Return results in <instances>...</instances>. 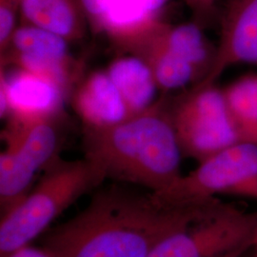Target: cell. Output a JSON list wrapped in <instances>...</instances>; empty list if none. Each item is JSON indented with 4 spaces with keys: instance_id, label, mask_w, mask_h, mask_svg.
I'll return each instance as SVG.
<instances>
[{
    "instance_id": "6da1fadb",
    "label": "cell",
    "mask_w": 257,
    "mask_h": 257,
    "mask_svg": "<svg viewBox=\"0 0 257 257\" xmlns=\"http://www.w3.org/2000/svg\"><path fill=\"white\" fill-rule=\"evenodd\" d=\"M100 187L85 209L45 232L42 247L54 256L149 257L209 202L170 207L156 201L152 193L116 184Z\"/></svg>"
},
{
    "instance_id": "7a4b0ae2",
    "label": "cell",
    "mask_w": 257,
    "mask_h": 257,
    "mask_svg": "<svg viewBox=\"0 0 257 257\" xmlns=\"http://www.w3.org/2000/svg\"><path fill=\"white\" fill-rule=\"evenodd\" d=\"M82 146L84 157L106 179L142 186L150 193L165 191L182 176L183 153L164 96L114 126L83 127Z\"/></svg>"
},
{
    "instance_id": "3957f363",
    "label": "cell",
    "mask_w": 257,
    "mask_h": 257,
    "mask_svg": "<svg viewBox=\"0 0 257 257\" xmlns=\"http://www.w3.org/2000/svg\"><path fill=\"white\" fill-rule=\"evenodd\" d=\"M105 179L101 170L86 157L57 159L27 195L1 215L0 257L31 245L63 211L83 195L93 193Z\"/></svg>"
},
{
    "instance_id": "277c9868",
    "label": "cell",
    "mask_w": 257,
    "mask_h": 257,
    "mask_svg": "<svg viewBox=\"0 0 257 257\" xmlns=\"http://www.w3.org/2000/svg\"><path fill=\"white\" fill-rule=\"evenodd\" d=\"M257 246V211L214 198L163 239L149 257H239Z\"/></svg>"
},
{
    "instance_id": "5b68a950",
    "label": "cell",
    "mask_w": 257,
    "mask_h": 257,
    "mask_svg": "<svg viewBox=\"0 0 257 257\" xmlns=\"http://www.w3.org/2000/svg\"><path fill=\"white\" fill-rule=\"evenodd\" d=\"M170 110L184 156L198 163L245 141L225 89L199 82L174 100Z\"/></svg>"
},
{
    "instance_id": "8992f818",
    "label": "cell",
    "mask_w": 257,
    "mask_h": 257,
    "mask_svg": "<svg viewBox=\"0 0 257 257\" xmlns=\"http://www.w3.org/2000/svg\"><path fill=\"white\" fill-rule=\"evenodd\" d=\"M227 194L257 200V145L242 141L199 162L160 193H152L164 206L197 205Z\"/></svg>"
},
{
    "instance_id": "52a82bcc",
    "label": "cell",
    "mask_w": 257,
    "mask_h": 257,
    "mask_svg": "<svg viewBox=\"0 0 257 257\" xmlns=\"http://www.w3.org/2000/svg\"><path fill=\"white\" fill-rule=\"evenodd\" d=\"M1 138L6 143L0 155V208L4 214L27 195L36 175L60 158L65 140L61 118L8 122Z\"/></svg>"
},
{
    "instance_id": "ba28073f",
    "label": "cell",
    "mask_w": 257,
    "mask_h": 257,
    "mask_svg": "<svg viewBox=\"0 0 257 257\" xmlns=\"http://www.w3.org/2000/svg\"><path fill=\"white\" fill-rule=\"evenodd\" d=\"M68 94L55 83L38 74L15 68H1L0 114L8 122L28 124L64 116Z\"/></svg>"
},
{
    "instance_id": "9c48e42d",
    "label": "cell",
    "mask_w": 257,
    "mask_h": 257,
    "mask_svg": "<svg viewBox=\"0 0 257 257\" xmlns=\"http://www.w3.org/2000/svg\"><path fill=\"white\" fill-rule=\"evenodd\" d=\"M257 62V0H230L221 22L216 58L201 82H215L230 66Z\"/></svg>"
},
{
    "instance_id": "30bf717a",
    "label": "cell",
    "mask_w": 257,
    "mask_h": 257,
    "mask_svg": "<svg viewBox=\"0 0 257 257\" xmlns=\"http://www.w3.org/2000/svg\"><path fill=\"white\" fill-rule=\"evenodd\" d=\"M70 99L85 128H108L134 116L106 70L85 74Z\"/></svg>"
},
{
    "instance_id": "8fae6325",
    "label": "cell",
    "mask_w": 257,
    "mask_h": 257,
    "mask_svg": "<svg viewBox=\"0 0 257 257\" xmlns=\"http://www.w3.org/2000/svg\"><path fill=\"white\" fill-rule=\"evenodd\" d=\"M20 23L52 32L69 43L81 40L90 29L82 0H21Z\"/></svg>"
},
{
    "instance_id": "7c38bea8",
    "label": "cell",
    "mask_w": 257,
    "mask_h": 257,
    "mask_svg": "<svg viewBox=\"0 0 257 257\" xmlns=\"http://www.w3.org/2000/svg\"><path fill=\"white\" fill-rule=\"evenodd\" d=\"M152 25L124 54L136 55L147 64L159 91L171 92L200 82L201 76L193 66L175 55L152 35Z\"/></svg>"
},
{
    "instance_id": "4fadbf2b",
    "label": "cell",
    "mask_w": 257,
    "mask_h": 257,
    "mask_svg": "<svg viewBox=\"0 0 257 257\" xmlns=\"http://www.w3.org/2000/svg\"><path fill=\"white\" fill-rule=\"evenodd\" d=\"M151 33L171 52L193 66L200 74L201 81L210 74L216 58L217 47L211 44L199 22L175 25L158 19L152 25Z\"/></svg>"
},
{
    "instance_id": "5bb4252c",
    "label": "cell",
    "mask_w": 257,
    "mask_h": 257,
    "mask_svg": "<svg viewBox=\"0 0 257 257\" xmlns=\"http://www.w3.org/2000/svg\"><path fill=\"white\" fill-rule=\"evenodd\" d=\"M106 71L134 115L155 104L158 87L151 70L142 59L124 54L111 61Z\"/></svg>"
},
{
    "instance_id": "9a60e30c",
    "label": "cell",
    "mask_w": 257,
    "mask_h": 257,
    "mask_svg": "<svg viewBox=\"0 0 257 257\" xmlns=\"http://www.w3.org/2000/svg\"><path fill=\"white\" fill-rule=\"evenodd\" d=\"M225 92L244 140L257 145V74L241 77Z\"/></svg>"
},
{
    "instance_id": "2e32d148",
    "label": "cell",
    "mask_w": 257,
    "mask_h": 257,
    "mask_svg": "<svg viewBox=\"0 0 257 257\" xmlns=\"http://www.w3.org/2000/svg\"><path fill=\"white\" fill-rule=\"evenodd\" d=\"M69 44L70 43L65 38L52 32L33 25L19 23L3 54L6 52H14L70 58L73 57V55L70 53Z\"/></svg>"
},
{
    "instance_id": "e0dca14e",
    "label": "cell",
    "mask_w": 257,
    "mask_h": 257,
    "mask_svg": "<svg viewBox=\"0 0 257 257\" xmlns=\"http://www.w3.org/2000/svg\"><path fill=\"white\" fill-rule=\"evenodd\" d=\"M21 0H0V53L9 45L10 39L19 25Z\"/></svg>"
},
{
    "instance_id": "ac0fdd59",
    "label": "cell",
    "mask_w": 257,
    "mask_h": 257,
    "mask_svg": "<svg viewBox=\"0 0 257 257\" xmlns=\"http://www.w3.org/2000/svg\"><path fill=\"white\" fill-rule=\"evenodd\" d=\"M109 0H82L89 28L93 34H102V25Z\"/></svg>"
},
{
    "instance_id": "d6986e66",
    "label": "cell",
    "mask_w": 257,
    "mask_h": 257,
    "mask_svg": "<svg viewBox=\"0 0 257 257\" xmlns=\"http://www.w3.org/2000/svg\"><path fill=\"white\" fill-rule=\"evenodd\" d=\"M185 4L193 12L195 21L202 25L214 13L218 0H183Z\"/></svg>"
},
{
    "instance_id": "ffe728a7",
    "label": "cell",
    "mask_w": 257,
    "mask_h": 257,
    "mask_svg": "<svg viewBox=\"0 0 257 257\" xmlns=\"http://www.w3.org/2000/svg\"><path fill=\"white\" fill-rule=\"evenodd\" d=\"M7 257H55L44 247H33L31 245L19 248Z\"/></svg>"
},
{
    "instance_id": "44dd1931",
    "label": "cell",
    "mask_w": 257,
    "mask_h": 257,
    "mask_svg": "<svg viewBox=\"0 0 257 257\" xmlns=\"http://www.w3.org/2000/svg\"><path fill=\"white\" fill-rule=\"evenodd\" d=\"M169 0H146L148 8L156 16H158L160 11L165 6Z\"/></svg>"
},
{
    "instance_id": "7402d4cb",
    "label": "cell",
    "mask_w": 257,
    "mask_h": 257,
    "mask_svg": "<svg viewBox=\"0 0 257 257\" xmlns=\"http://www.w3.org/2000/svg\"><path fill=\"white\" fill-rule=\"evenodd\" d=\"M256 247L248 250L246 253H244V254H242L241 256L239 257H256Z\"/></svg>"
},
{
    "instance_id": "603a6c76",
    "label": "cell",
    "mask_w": 257,
    "mask_h": 257,
    "mask_svg": "<svg viewBox=\"0 0 257 257\" xmlns=\"http://www.w3.org/2000/svg\"><path fill=\"white\" fill-rule=\"evenodd\" d=\"M256 257H257V247H256Z\"/></svg>"
}]
</instances>
